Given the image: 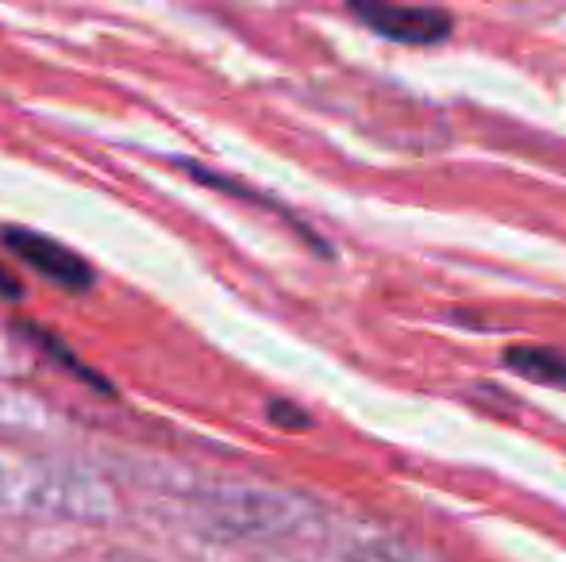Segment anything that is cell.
Returning <instances> with one entry per match:
<instances>
[{
  "label": "cell",
  "mask_w": 566,
  "mask_h": 562,
  "mask_svg": "<svg viewBox=\"0 0 566 562\" xmlns=\"http://www.w3.org/2000/svg\"><path fill=\"white\" fill-rule=\"evenodd\" d=\"M4 247L15 258H23L31 271L43 274L46 282L62 285V289L82 293L93 285V266L77 251H70L66 243L51 240V235H39L31 227H4Z\"/></svg>",
  "instance_id": "6da1fadb"
},
{
  "label": "cell",
  "mask_w": 566,
  "mask_h": 562,
  "mask_svg": "<svg viewBox=\"0 0 566 562\" xmlns=\"http://www.w3.org/2000/svg\"><path fill=\"white\" fill-rule=\"evenodd\" d=\"M363 23H370L378 35L397 43H440L451 31V15L440 8H397V4H363L355 8Z\"/></svg>",
  "instance_id": "7a4b0ae2"
},
{
  "label": "cell",
  "mask_w": 566,
  "mask_h": 562,
  "mask_svg": "<svg viewBox=\"0 0 566 562\" xmlns=\"http://www.w3.org/2000/svg\"><path fill=\"white\" fill-rule=\"evenodd\" d=\"M505 362L521 378H532V382H539V385L566 390V359L559 351H544V347H513V351L505 354Z\"/></svg>",
  "instance_id": "3957f363"
},
{
  "label": "cell",
  "mask_w": 566,
  "mask_h": 562,
  "mask_svg": "<svg viewBox=\"0 0 566 562\" xmlns=\"http://www.w3.org/2000/svg\"><path fill=\"white\" fill-rule=\"evenodd\" d=\"M270 416H274L277 424H293V427H305L308 421L301 413H293V409H285V405H274L270 409Z\"/></svg>",
  "instance_id": "277c9868"
},
{
  "label": "cell",
  "mask_w": 566,
  "mask_h": 562,
  "mask_svg": "<svg viewBox=\"0 0 566 562\" xmlns=\"http://www.w3.org/2000/svg\"><path fill=\"white\" fill-rule=\"evenodd\" d=\"M355 562H412L409 555H394V551H366L363 559H355Z\"/></svg>",
  "instance_id": "5b68a950"
},
{
  "label": "cell",
  "mask_w": 566,
  "mask_h": 562,
  "mask_svg": "<svg viewBox=\"0 0 566 562\" xmlns=\"http://www.w3.org/2000/svg\"><path fill=\"white\" fill-rule=\"evenodd\" d=\"M0 293H4V297H20V282H15L4 266H0Z\"/></svg>",
  "instance_id": "8992f818"
}]
</instances>
